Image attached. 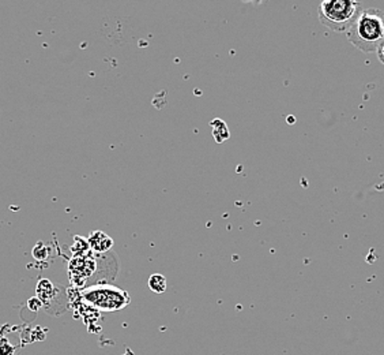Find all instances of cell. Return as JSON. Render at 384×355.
Segmentation results:
<instances>
[{
    "label": "cell",
    "instance_id": "6da1fadb",
    "mask_svg": "<svg viewBox=\"0 0 384 355\" xmlns=\"http://www.w3.org/2000/svg\"><path fill=\"white\" fill-rule=\"evenodd\" d=\"M348 40L361 52H376L384 43V13L376 7L363 9L347 32Z\"/></svg>",
    "mask_w": 384,
    "mask_h": 355
},
{
    "label": "cell",
    "instance_id": "7a4b0ae2",
    "mask_svg": "<svg viewBox=\"0 0 384 355\" xmlns=\"http://www.w3.org/2000/svg\"><path fill=\"white\" fill-rule=\"evenodd\" d=\"M361 10V0H320L318 14L326 28L334 32H348Z\"/></svg>",
    "mask_w": 384,
    "mask_h": 355
},
{
    "label": "cell",
    "instance_id": "3957f363",
    "mask_svg": "<svg viewBox=\"0 0 384 355\" xmlns=\"http://www.w3.org/2000/svg\"><path fill=\"white\" fill-rule=\"evenodd\" d=\"M82 298L101 312H119L131 302L128 293L112 284H95L82 291Z\"/></svg>",
    "mask_w": 384,
    "mask_h": 355
},
{
    "label": "cell",
    "instance_id": "277c9868",
    "mask_svg": "<svg viewBox=\"0 0 384 355\" xmlns=\"http://www.w3.org/2000/svg\"><path fill=\"white\" fill-rule=\"evenodd\" d=\"M95 271V261L88 256H75L70 262V274L71 281L79 279L81 283L91 278Z\"/></svg>",
    "mask_w": 384,
    "mask_h": 355
},
{
    "label": "cell",
    "instance_id": "5b68a950",
    "mask_svg": "<svg viewBox=\"0 0 384 355\" xmlns=\"http://www.w3.org/2000/svg\"><path fill=\"white\" fill-rule=\"evenodd\" d=\"M88 242H89L91 249L97 253H107L113 246V241L110 235H107L105 232H101V231L92 232Z\"/></svg>",
    "mask_w": 384,
    "mask_h": 355
},
{
    "label": "cell",
    "instance_id": "8992f818",
    "mask_svg": "<svg viewBox=\"0 0 384 355\" xmlns=\"http://www.w3.org/2000/svg\"><path fill=\"white\" fill-rule=\"evenodd\" d=\"M210 125L213 128V137L219 144L226 141L229 138V130H228V126H226V123L223 120L214 119Z\"/></svg>",
    "mask_w": 384,
    "mask_h": 355
},
{
    "label": "cell",
    "instance_id": "52a82bcc",
    "mask_svg": "<svg viewBox=\"0 0 384 355\" xmlns=\"http://www.w3.org/2000/svg\"><path fill=\"white\" fill-rule=\"evenodd\" d=\"M149 287L153 293L156 294H163L166 290V279L164 275L160 274H154L149 278Z\"/></svg>",
    "mask_w": 384,
    "mask_h": 355
},
{
    "label": "cell",
    "instance_id": "ba28073f",
    "mask_svg": "<svg viewBox=\"0 0 384 355\" xmlns=\"http://www.w3.org/2000/svg\"><path fill=\"white\" fill-rule=\"evenodd\" d=\"M37 294L41 299L51 298L55 294V287L51 281L42 279L37 284Z\"/></svg>",
    "mask_w": 384,
    "mask_h": 355
},
{
    "label": "cell",
    "instance_id": "9c48e42d",
    "mask_svg": "<svg viewBox=\"0 0 384 355\" xmlns=\"http://www.w3.org/2000/svg\"><path fill=\"white\" fill-rule=\"evenodd\" d=\"M378 52V57H379V60L382 62L384 64V43L379 47V50L376 51Z\"/></svg>",
    "mask_w": 384,
    "mask_h": 355
}]
</instances>
